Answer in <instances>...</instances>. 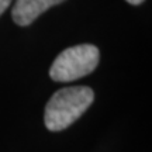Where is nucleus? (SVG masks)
<instances>
[{"label":"nucleus","instance_id":"f257e3e1","mask_svg":"<svg viewBox=\"0 0 152 152\" xmlns=\"http://www.w3.org/2000/svg\"><path fill=\"white\" fill-rule=\"evenodd\" d=\"M94 93L90 87L73 86L61 89L45 106L44 121L49 131H61L73 124L93 103Z\"/></svg>","mask_w":152,"mask_h":152},{"label":"nucleus","instance_id":"f03ea898","mask_svg":"<svg viewBox=\"0 0 152 152\" xmlns=\"http://www.w3.org/2000/svg\"><path fill=\"white\" fill-rule=\"evenodd\" d=\"M100 58L99 48L90 44L75 45L62 51L49 69L55 82H72L89 75L96 69Z\"/></svg>","mask_w":152,"mask_h":152},{"label":"nucleus","instance_id":"7ed1b4c3","mask_svg":"<svg viewBox=\"0 0 152 152\" xmlns=\"http://www.w3.org/2000/svg\"><path fill=\"white\" fill-rule=\"evenodd\" d=\"M62 1L65 0H16L13 6V20L18 26H30L39 14Z\"/></svg>","mask_w":152,"mask_h":152},{"label":"nucleus","instance_id":"20e7f679","mask_svg":"<svg viewBox=\"0 0 152 152\" xmlns=\"http://www.w3.org/2000/svg\"><path fill=\"white\" fill-rule=\"evenodd\" d=\"M11 4V0H0V16L7 10V7Z\"/></svg>","mask_w":152,"mask_h":152},{"label":"nucleus","instance_id":"39448f33","mask_svg":"<svg viewBox=\"0 0 152 152\" xmlns=\"http://www.w3.org/2000/svg\"><path fill=\"white\" fill-rule=\"evenodd\" d=\"M128 3H131V4H141L144 0H127Z\"/></svg>","mask_w":152,"mask_h":152}]
</instances>
